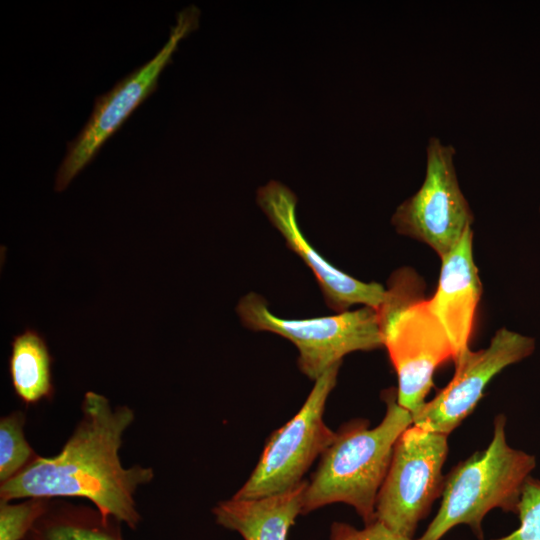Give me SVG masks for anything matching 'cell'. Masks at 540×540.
<instances>
[{
  "mask_svg": "<svg viewBox=\"0 0 540 540\" xmlns=\"http://www.w3.org/2000/svg\"><path fill=\"white\" fill-rule=\"evenodd\" d=\"M447 435L409 426L397 439L376 501V520L413 538L419 521L442 495Z\"/></svg>",
  "mask_w": 540,
  "mask_h": 540,
  "instance_id": "cell-7",
  "label": "cell"
},
{
  "mask_svg": "<svg viewBox=\"0 0 540 540\" xmlns=\"http://www.w3.org/2000/svg\"><path fill=\"white\" fill-rule=\"evenodd\" d=\"M413 275L409 269L396 271L376 310L383 346L398 378L397 402L412 415L426 402L435 370L456 357L428 300L416 294L418 283Z\"/></svg>",
  "mask_w": 540,
  "mask_h": 540,
  "instance_id": "cell-4",
  "label": "cell"
},
{
  "mask_svg": "<svg viewBox=\"0 0 540 540\" xmlns=\"http://www.w3.org/2000/svg\"><path fill=\"white\" fill-rule=\"evenodd\" d=\"M520 524L512 533L493 540H540V480L530 476L517 512Z\"/></svg>",
  "mask_w": 540,
  "mask_h": 540,
  "instance_id": "cell-18",
  "label": "cell"
},
{
  "mask_svg": "<svg viewBox=\"0 0 540 540\" xmlns=\"http://www.w3.org/2000/svg\"><path fill=\"white\" fill-rule=\"evenodd\" d=\"M341 363L333 365L315 380L300 410L270 435L256 467L234 498L274 495L303 481L309 467L336 436V432L325 424L323 414Z\"/></svg>",
  "mask_w": 540,
  "mask_h": 540,
  "instance_id": "cell-6",
  "label": "cell"
},
{
  "mask_svg": "<svg viewBox=\"0 0 540 540\" xmlns=\"http://www.w3.org/2000/svg\"><path fill=\"white\" fill-rule=\"evenodd\" d=\"M506 417L496 416L488 447L460 462L445 477L440 508L417 540H440L467 524L483 540L482 520L494 508L517 514L523 487L536 467V457L511 447Z\"/></svg>",
  "mask_w": 540,
  "mask_h": 540,
  "instance_id": "cell-3",
  "label": "cell"
},
{
  "mask_svg": "<svg viewBox=\"0 0 540 540\" xmlns=\"http://www.w3.org/2000/svg\"><path fill=\"white\" fill-rule=\"evenodd\" d=\"M200 10L190 5L181 10L164 46L144 65L121 79L95 100L93 111L74 140L68 143L54 183L62 192L95 157L106 140L157 88L161 72L171 62L179 42L199 26Z\"/></svg>",
  "mask_w": 540,
  "mask_h": 540,
  "instance_id": "cell-8",
  "label": "cell"
},
{
  "mask_svg": "<svg viewBox=\"0 0 540 540\" xmlns=\"http://www.w3.org/2000/svg\"><path fill=\"white\" fill-rule=\"evenodd\" d=\"M236 312L246 328L271 332L293 343L300 371L312 380L351 352L383 346L377 311L368 306L331 316L286 319L273 314L263 296L250 292L239 300Z\"/></svg>",
  "mask_w": 540,
  "mask_h": 540,
  "instance_id": "cell-5",
  "label": "cell"
},
{
  "mask_svg": "<svg viewBox=\"0 0 540 540\" xmlns=\"http://www.w3.org/2000/svg\"><path fill=\"white\" fill-rule=\"evenodd\" d=\"M257 204L286 245L313 272L328 307L336 313L355 304L377 310L386 298V288L376 282L360 281L330 264L303 235L296 217L297 197L287 186L271 180L257 190Z\"/></svg>",
  "mask_w": 540,
  "mask_h": 540,
  "instance_id": "cell-11",
  "label": "cell"
},
{
  "mask_svg": "<svg viewBox=\"0 0 540 540\" xmlns=\"http://www.w3.org/2000/svg\"><path fill=\"white\" fill-rule=\"evenodd\" d=\"M482 285L473 258V231L468 228L460 241L441 258V271L434 295L428 299L431 312L445 329L455 350L454 362L469 349Z\"/></svg>",
  "mask_w": 540,
  "mask_h": 540,
  "instance_id": "cell-12",
  "label": "cell"
},
{
  "mask_svg": "<svg viewBox=\"0 0 540 540\" xmlns=\"http://www.w3.org/2000/svg\"><path fill=\"white\" fill-rule=\"evenodd\" d=\"M330 540H412L375 520L357 529L343 522H333L330 528Z\"/></svg>",
  "mask_w": 540,
  "mask_h": 540,
  "instance_id": "cell-19",
  "label": "cell"
},
{
  "mask_svg": "<svg viewBox=\"0 0 540 540\" xmlns=\"http://www.w3.org/2000/svg\"><path fill=\"white\" fill-rule=\"evenodd\" d=\"M534 350V338L507 328L499 329L488 347L468 350L454 362L451 381L412 415V424L448 436L472 413L489 381L509 365L529 357Z\"/></svg>",
  "mask_w": 540,
  "mask_h": 540,
  "instance_id": "cell-10",
  "label": "cell"
},
{
  "mask_svg": "<svg viewBox=\"0 0 540 540\" xmlns=\"http://www.w3.org/2000/svg\"><path fill=\"white\" fill-rule=\"evenodd\" d=\"M122 525L94 506L51 499L24 540H124Z\"/></svg>",
  "mask_w": 540,
  "mask_h": 540,
  "instance_id": "cell-14",
  "label": "cell"
},
{
  "mask_svg": "<svg viewBox=\"0 0 540 540\" xmlns=\"http://www.w3.org/2000/svg\"><path fill=\"white\" fill-rule=\"evenodd\" d=\"M308 481L284 492L253 499L219 502L212 513L218 525L238 532L244 540H287L296 517L302 512V499Z\"/></svg>",
  "mask_w": 540,
  "mask_h": 540,
  "instance_id": "cell-13",
  "label": "cell"
},
{
  "mask_svg": "<svg viewBox=\"0 0 540 540\" xmlns=\"http://www.w3.org/2000/svg\"><path fill=\"white\" fill-rule=\"evenodd\" d=\"M25 421L22 411L0 419V483L19 474L38 456L25 438Z\"/></svg>",
  "mask_w": 540,
  "mask_h": 540,
  "instance_id": "cell-16",
  "label": "cell"
},
{
  "mask_svg": "<svg viewBox=\"0 0 540 540\" xmlns=\"http://www.w3.org/2000/svg\"><path fill=\"white\" fill-rule=\"evenodd\" d=\"M455 154L452 145L431 137L426 147L424 181L391 218L399 234L425 243L440 258L460 241L474 219L458 182Z\"/></svg>",
  "mask_w": 540,
  "mask_h": 540,
  "instance_id": "cell-9",
  "label": "cell"
},
{
  "mask_svg": "<svg viewBox=\"0 0 540 540\" xmlns=\"http://www.w3.org/2000/svg\"><path fill=\"white\" fill-rule=\"evenodd\" d=\"M386 413L374 428L355 419L343 424L321 455L308 481L301 514L332 503L352 506L365 525L376 520V501L390 466L395 443L413 423L412 414L397 402L393 388L383 393Z\"/></svg>",
  "mask_w": 540,
  "mask_h": 540,
  "instance_id": "cell-2",
  "label": "cell"
},
{
  "mask_svg": "<svg viewBox=\"0 0 540 540\" xmlns=\"http://www.w3.org/2000/svg\"><path fill=\"white\" fill-rule=\"evenodd\" d=\"M52 363L47 342L36 329L27 327L13 337L9 375L14 393L27 406L53 398Z\"/></svg>",
  "mask_w": 540,
  "mask_h": 540,
  "instance_id": "cell-15",
  "label": "cell"
},
{
  "mask_svg": "<svg viewBox=\"0 0 540 540\" xmlns=\"http://www.w3.org/2000/svg\"><path fill=\"white\" fill-rule=\"evenodd\" d=\"M134 419L129 406L113 407L105 396L86 392L81 418L60 452L38 455L19 474L0 483V501L82 498L104 517L137 529L142 516L135 493L153 480L154 470L138 464L126 468L121 463L123 435Z\"/></svg>",
  "mask_w": 540,
  "mask_h": 540,
  "instance_id": "cell-1",
  "label": "cell"
},
{
  "mask_svg": "<svg viewBox=\"0 0 540 540\" xmlns=\"http://www.w3.org/2000/svg\"><path fill=\"white\" fill-rule=\"evenodd\" d=\"M50 500L29 498L20 503L0 501V540H24Z\"/></svg>",
  "mask_w": 540,
  "mask_h": 540,
  "instance_id": "cell-17",
  "label": "cell"
}]
</instances>
